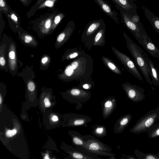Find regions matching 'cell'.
Listing matches in <instances>:
<instances>
[{
    "mask_svg": "<svg viewBox=\"0 0 159 159\" xmlns=\"http://www.w3.org/2000/svg\"><path fill=\"white\" fill-rule=\"evenodd\" d=\"M27 88L29 90L30 92L34 91L35 89V85L32 81H29L27 84Z\"/></svg>",
    "mask_w": 159,
    "mask_h": 159,
    "instance_id": "d590c367",
    "label": "cell"
},
{
    "mask_svg": "<svg viewBox=\"0 0 159 159\" xmlns=\"http://www.w3.org/2000/svg\"><path fill=\"white\" fill-rule=\"evenodd\" d=\"M51 119L52 120L54 121H57L58 119V117L56 116H52L51 118Z\"/></svg>",
    "mask_w": 159,
    "mask_h": 159,
    "instance_id": "ab89813d",
    "label": "cell"
},
{
    "mask_svg": "<svg viewBox=\"0 0 159 159\" xmlns=\"http://www.w3.org/2000/svg\"><path fill=\"white\" fill-rule=\"evenodd\" d=\"M7 17L9 21L13 22L17 26L19 25L20 20L18 15L11 9Z\"/></svg>",
    "mask_w": 159,
    "mask_h": 159,
    "instance_id": "83f0119b",
    "label": "cell"
},
{
    "mask_svg": "<svg viewBox=\"0 0 159 159\" xmlns=\"http://www.w3.org/2000/svg\"><path fill=\"white\" fill-rule=\"evenodd\" d=\"M45 0H38L31 9L27 13V15L29 18L34 15L36 11V9L39 5Z\"/></svg>",
    "mask_w": 159,
    "mask_h": 159,
    "instance_id": "1f68e13d",
    "label": "cell"
},
{
    "mask_svg": "<svg viewBox=\"0 0 159 159\" xmlns=\"http://www.w3.org/2000/svg\"><path fill=\"white\" fill-rule=\"evenodd\" d=\"M10 46L8 52L9 64L11 70L14 71L17 66L15 49L13 44H12Z\"/></svg>",
    "mask_w": 159,
    "mask_h": 159,
    "instance_id": "7402d4cb",
    "label": "cell"
},
{
    "mask_svg": "<svg viewBox=\"0 0 159 159\" xmlns=\"http://www.w3.org/2000/svg\"><path fill=\"white\" fill-rule=\"evenodd\" d=\"M100 7L101 11L111 17L118 24H119L117 13L112 10L111 5L104 0H94Z\"/></svg>",
    "mask_w": 159,
    "mask_h": 159,
    "instance_id": "5bb4252c",
    "label": "cell"
},
{
    "mask_svg": "<svg viewBox=\"0 0 159 159\" xmlns=\"http://www.w3.org/2000/svg\"><path fill=\"white\" fill-rule=\"evenodd\" d=\"M45 106L46 107H49L50 106L51 103L49 101L46 102L44 103Z\"/></svg>",
    "mask_w": 159,
    "mask_h": 159,
    "instance_id": "60d3db41",
    "label": "cell"
},
{
    "mask_svg": "<svg viewBox=\"0 0 159 159\" xmlns=\"http://www.w3.org/2000/svg\"><path fill=\"white\" fill-rule=\"evenodd\" d=\"M3 52L1 49L0 57V65L1 66L4 67L6 66V60L4 57Z\"/></svg>",
    "mask_w": 159,
    "mask_h": 159,
    "instance_id": "e575fe53",
    "label": "cell"
},
{
    "mask_svg": "<svg viewBox=\"0 0 159 159\" xmlns=\"http://www.w3.org/2000/svg\"><path fill=\"white\" fill-rule=\"evenodd\" d=\"M75 28L74 22L71 20L67 24L64 30L58 35L57 41L60 46L62 45L69 39Z\"/></svg>",
    "mask_w": 159,
    "mask_h": 159,
    "instance_id": "7c38bea8",
    "label": "cell"
},
{
    "mask_svg": "<svg viewBox=\"0 0 159 159\" xmlns=\"http://www.w3.org/2000/svg\"><path fill=\"white\" fill-rule=\"evenodd\" d=\"M123 35L127 47L133 57L136 65L140 70L146 81L152 85V83L150 77L148 66L143 57L144 52L124 32Z\"/></svg>",
    "mask_w": 159,
    "mask_h": 159,
    "instance_id": "7a4b0ae2",
    "label": "cell"
},
{
    "mask_svg": "<svg viewBox=\"0 0 159 159\" xmlns=\"http://www.w3.org/2000/svg\"><path fill=\"white\" fill-rule=\"evenodd\" d=\"M92 127L93 128L92 133L95 136L102 138L106 136L107 133V129L105 126L96 125Z\"/></svg>",
    "mask_w": 159,
    "mask_h": 159,
    "instance_id": "cb8c5ba5",
    "label": "cell"
},
{
    "mask_svg": "<svg viewBox=\"0 0 159 159\" xmlns=\"http://www.w3.org/2000/svg\"><path fill=\"white\" fill-rule=\"evenodd\" d=\"M111 50L125 68L133 76L141 82H143V78L132 60L125 54L116 48L112 47Z\"/></svg>",
    "mask_w": 159,
    "mask_h": 159,
    "instance_id": "52a82bcc",
    "label": "cell"
},
{
    "mask_svg": "<svg viewBox=\"0 0 159 159\" xmlns=\"http://www.w3.org/2000/svg\"><path fill=\"white\" fill-rule=\"evenodd\" d=\"M72 138V144L76 148H84L85 143L83 138V135L78 131H71L69 132Z\"/></svg>",
    "mask_w": 159,
    "mask_h": 159,
    "instance_id": "d6986e66",
    "label": "cell"
},
{
    "mask_svg": "<svg viewBox=\"0 0 159 159\" xmlns=\"http://www.w3.org/2000/svg\"><path fill=\"white\" fill-rule=\"evenodd\" d=\"M157 120H159V107L148 112L141 117L129 131L135 134L147 132Z\"/></svg>",
    "mask_w": 159,
    "mask_h": 159,
    "instance_id": "277c9868",
    "label": "cell"
},
{
    "mask_svg": "<svg viewBox=\"0 0 159 159\" xmlns=\"http://www.w3.org/2000/svg\"><path fill=\"white\" fill-rule=\"evenodd\" d=\"M11 8L9 7L6 0H0V11L7 16Z\"/></svg>",
    "mask_w": 159,
    "mask_h": 159,
    "instance_id": "f546056e",
    "label": "cell"
},
{
    "mask_svg": "<svg viewBox=\"0 0 159 159\" xmlns=\"http://www.w3.org/2000/svg\"><path fill=\"white\" fill-rule=\"evenodd\" d=\"M66 94V98L70 102L76 104V108L77 110H79L82 107L83 103L90 99L91 93L77 86L68 90Z\"/></svg>",
    "mask_w": 159,
    "mask_h": 159,
    "instance_id": "8992f818",
    "label": "cell"
},
{
    "mask_svg": "<svg viewBox=\"0 0 159 159\" xmlns=\"http://www.w3.org/2000/svg\"><path fill=\"white\" fill-rule=\"evenodd\" d=\"M106 25L100 29L96 34L93 41V46L103 47L106 43L105 33Z\"/></svg>",
    "mask_w": 159,
    "mask_h": 159,
    "instance_id": "e0dca14e",
    "label": "cell"
},
{
    "mask_svg": "<svg viewBox=\"0 0 159 159\" xmlns=\"http://www.w3.org/2000/svg\"><path fill=\"white\" fill-rule=\"evenodd\" d=\"M102 59L104 64L112 72L118 75L122 74L121 70L111 59L103 56Z\"/></svg>",
    "mask_w": 159,
    "mask_h": 159,
    "instance_id": "ffe728a7",
    "label": "cell"
},
{
    "mask_svg": "<svg viewBox=\"0 0 159 159\" xmlns=\"http://www.w3.org/2000/svg\"><path fill=\"white\" fill-rule=\"evenodd\" d=\"M109 0L111 1V0Z\"/></svg>",
    "mask_w": 159,
    "mask_h": 159,
    "instance_id": "ee69618b",
    "label": "cell"
},
{
    "mask_svg": "<svg viewBox=\"0 0 159 159\" xmlns=\"http://www.w3.org/2000/svg\"><path fill=\"white\" fill-rule=\"evenodd\" d=\"M23 39L26 43H30L33 41V38L30 35L27 34H24L22 35Z\"/></svg>",
    "mask_w": 159,
    "mask_h": 159,
    "instance_id": "d6a6232c",
    "label": "cell"
},
{
    "mask_svg": "<svg viewBox=\"0 0 159 159\" xmlns=\"http://www.w3.org/2000/svg\"><path fill=\"white\" fill-rule=\"evenodd\" d=\"M105 25L102 19L91 21L87 24L81 35V42L87 49L92 48L96 34Z\"/></svg>",
    "mask_w": 159,
    "mask_h": 159,
    "instance_id": "5b68a950",
    "label": "cell"
},
{
    "mask_svg": "<svg viewBox=\"0 0 159 159\" xmlns=\"http://www.w3.org/2000/svg\"><path fill=\"white\" fill-rule=\"evenodd\" d=\"M103 118L106 119L113 112L117 106V101L114 96H110L103 100L101 102Z\"/></svg>",
    "mask_w": 159,
    "mask_h": 159,
    "instance_id": "30bf717a",
    "label": "cell"
},
{
    "mask_svg": "<svg viewBox=\"0 0 159 159\" xmlns=\"http://www.w3.org/2000/svg\"><path fill=\"white\" fill-rule=\"evenodd\" d=\"M132 118V116L130 114L124 115L120 117L115 124L114 133L120 134L123 132L130 122Z\"/></svg>",
    "mask_w": 159,
    "mask_h": 159,
    "instance_id": "2e32d148",
    "label": "cell"
},
{
    "mask_svg": "<svg viewBox=\"0 0 159 159\" xmlns=\"http://www.w3.org/2000/svg\"><path fill=\"white\" fill-rule=\"evenodd\" d=\"M120 13L126 26L131 31L138 43L140 44L143 38L140 30L131 21L128 15L121 10Z\"/></svg>",
    "mask_w": 159,
    "mask_h": 159,
    "instance_id": "8fae6325",
    "label": "cell"
},
{
    "mask_svg": "<svg viewBox=\"0 0 159 159\" xmlns=\"http://www.w3.org/2000/svg\"><path fill=\"white\" fill-rule=\"evenodd\" d=\"M94 83V81L91 79L86 80L80 81L78 86L83 89L89 91L93 88Z\"/></svg>",
    "mask_w": 159,
    "mask_h": 159,
    "instance_id": "484cf974",
    "label": "cell"
},
{
    "mask_svg": "<svg viewBox=\"0 0 159 159\" xmlns=\"http://www.w3.org/2000/svg\"><path fill=\"white\" fill-rule=\"evenodd\" d=\"M65 16V15L63 13H59L55 15L53 20L51 30H54L56 28Z\"/></svg>",
    "mask_w": 159,
    "mask_h": 159,
    "instance_id": "f1b7e54d",
    "label": "cell"
},
{
    "mask_svg": "<svg viewBox=\"0 0 159 159\" xmlns=\"http://www.w3.org/2000/svg\"><path fill=\"white\" fill-rule=\"evenodd\" d=\"M84 148L90 153L97 155L108 157L109 159H116L115 153L111 152V148L95 137L89 134L83 136Z\"/></svg>",
    "mask_w": 159,
    "mask_h": 159,
    "instance_id": "3957f363",
    "label": "cell"
},
{
    "mask_svg": "<svg viewBox=\"0 0 159 159\" xmlns=\"http://www.w3.org/2000/svg\"><path fill=\"white\" fill-rule=\"evenodd\" d=\"M2 100L1 95H0V104H1L2 103Z\"/></svg>",
    "mask_w": 159,
    "mask_h": 159,
    "instance_id": "b9f144b4",
    "label": "cell"
},
{
    "mask_svg": "<svg viewBox=\"0 0 159 159\" xmlns=\"http://www.w3.org/2000/svg\"><path fill=\"white\" fill-rule=\"evenodd\" d=\"M68 124L69 126L78 127L84 126L87 127V123L91 122L92 119L86 115L76 114H71L68 115Z\"/></svg>",
    "mask_w": 159,
    "mask_h": 159,
    "instance_id": "9c48e42d",
    "label": "cell"
},
{
    "mask_svg": "<svg viewBox=\"0 0 159 159\" xmlns=\"http://www.w3.org/2000/svg\"><path fill=\"white\" fill-rule=\"evenodd\" d=\"M55 15L53 14L43 19L40 22L39 27L43 34H47L51 30L52 24Z\"/></svg>",
    "mask_w": 159,
    "mask_h": 159,
    "instance_id": "ac0fdd59",
    "label": "cell"
},
{
    "mask_svg": "<svg viewBox=\"0 0 159 159\" xmlns=\"http://www.w3.org/2000/svg\"><path fill=\"white\" fill-rule=\"evenodd\" d=\"M152 56L159 59V49L148 36L142 40L140 44Z\"/></svg>",
    "mask_w": 159,
    "mask_h": 159,
    "instance_id": "9a60e30c",
    "label": "cell"
},
{
    "mask_svg": "<svg viewBox=\"0 0 159 159\" xmlns=\"http://www.w3.org/2000/svg\"><path fill=\"white\" fill-rule=\"evenodd\" d=\"M25 7H27L31 3L33 0H19Z\"/></svg>",
    "mask_w": 159,
    "mask_h": 159,
    "instance_id": "74e56055",
    "label": "cell"
},
{
    "mask_svg": "<svg viewBox=\"0 0 159 159\" xmlns=\"http://www.w3.org/2000/svg\"><path fill=\"white\" fill-rule=\"evenodd\" d=\"M44 158L45 159H49V158L48 157V154L46 155L45 156Z\"/></svg>",
    "mask_w": 159,
    "mask_h": 159,
    "instance_id": "7bdbcfd3",
    "label": "cell"
},
{
    "mask_svg": "<svg viewBox=\"0 0 159 159\" xmlns=\"http://www.w3.org/2000/svg\"><path fill=\"white\" fill-rule=\"evenodd\" d=\"M143 57L148 66L149 75L151 78L152 84L159 86V73L157 68L153 62L144 52H143Z\"/></svg>",
    "mask_w": 159,
    "mask_h": 159,
    "instance_id": "4fadbf2b",
    "label": "cell"
},
{
    "mask_svg": "<svg viewBox=\"0 0 159 159\" xmlns=\"http://www.w3.org/2000/svg\"><path fill=\"white\" fill-rule=\"evenodd\" d=\"M85 51L80 48H75L67 50L63 57V60L75 59L79 57Z\"/></svg>",
    "mask_w": 159,
    "mask_h": 159,
    "instance_id": "44dd1931",
    "label": "cell"
},
{
    "mask_svg": "<svg viewBox=\"0 0 159 159\" xmlns=\"http://www.w3.org/2000/svg\"><path fill=\"white\" fill-rule=\"evenodd\" d=\"M17 132V129H16L12 130L7 129L5 135L7 137H11L15 135Z\"/></svg>",
    "mask_w": 159,
    "mask_h": 159,
    "instance_id": "836d02e7",
    "label": "cell"
},
{
    "mask_svg": "<svg viewBox=\"0 0 159 159\" xmlns=\"http://www.w3.org/2000/svg\"><path fill=\"white\" fill-rule=\"evenodd\" d=\"M134 153L137 157L139 159H159V156L152 153H145L140 151L138 149H135Z\"/></svg>",
    "mask_w": 159,
    "mask_h": 159,
    "instance_id": "d4e9b609",
    "label": "cell"
},
{
    "mask_svg": "<svg viewBox=\"0 0 159 159\" xmlns=\"http://www.w3.org/2000/svg\"><path fill=\"white\" fill-rule=\"evenodd\" d=\"M148 132V137L151 139L156 138L159 136V122L153 125Z\"/></svg>",
    "mask_w": 159,
    "mask_h": 159,
    "instance_id": "4316f807",
    "label": "cell"
},
{
    "mask_svg": "<svg viewBox=\"0 0 159 159\" xmlns=\"http://www.w3.org/2000/svg\"><path fill=\"white\" fill-rule=\"evenodd\" d=\"M122 88L127 97L134 102H138L145 99L144 89L142 88L126 82L122 84Z\"/></svg>",
    "mask_w": 159,
    "mask_h": 159,
    "instance_id": "ba28073f",
    "label": "cell"
},
{
    "mask_svg": "<svg viewBox=\"0 0 159 159\" xmlns=\"http://www.w3.org/2000/svg\"><path fill=\"white\" fill-rule=\"evenodd\" d=\"M58 0H45L41 3L36 9V11L39 9L46 7H52L54 5L55 3Z\"/></svg>",
    "mask_w": 159,
    "mask_h": 159,
    "instance_id": "4dcf8cb0",
    "label": "cell"
},
{
    "mask_svg": "<svg viewBox=\"0 0 159 159\" xmlns=\"http://www.w3.org/2000/svg\"><path fill=\"white\" fill-rule=\"evenodd\" d=\"M116 4L117 8L126 13L130 9V0H111Z\"/></svg>",
    "mask_w": 159,
    "mask_h": 159,
    "instance_id": "603a6c76",
    "label": "cell"
},
{
    "mask_svg": "<svg viewBox=\"0 0 159 159\" xmlns=\"http://www.w3.org/2000/svg\"><path fill=\"white\" fill-rule=\"evenodd\" d=\"M48 58L47 57H43L41 59V63L43 64H45L48 61Z\"/></svg>",
    "mask_w": 159,
    "mask_h": 159,
    "instance_id": "f35d334b",
    "label": "cell"
},
{
    "mask_svg": "<svg viewBox=\"0 0 159 159\" xmlns=\"http://www.w3.org/2000/svg\"><path fill=\"white\" fill-rule=\"evenodd\" d=\"M93 70V60L85 51L66 66L60 78L66 82L86 80L92 79Z\"/></svg>",
    "mask_w": 159,
    "mask_h": 159,
    "instance_id": "6da1fadb",
    "label": "cell"
},
{
    "mask_svg": "<svg viewBox=\"0 0 159 159\" xmlns=\"http://www.w3.org/2000/svg\"><path fill=\"white\" fill-rule=\"evenodd\" d=\"M121 157L120 159H136V158L130 155H127L124 154H121Z\"/></svg>",
    "mask_w": 159,
    "mask_h": 159,
    "instance_id": "8d00e7d4",
    "label": "cell"
}]
</instances>
